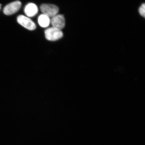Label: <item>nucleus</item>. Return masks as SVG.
I'll list each match as a JSON object with an SVG mask.
<instances>
[{"mask_svg":"<svg viewBox=\"0 0 145 145\" xmlns=\"http://www.w3.org/2000/svg\"><path fill=\"white\" fill-rule=\"evenodd\" d=\"M44 33L46 39L50 41L58 40L63 36V32L61 30L52 27L46 29Z\"/></svg>","mask_w":145,"mask_h":145,"instance_id":"obj_1","label":"nucleus"},{"mask_svg":"<svg viewBox=\"0 0 145 145\" xmlns=\"http://www.w3.org/2000/svg\"><path fill=\"white\" fill-rule=\"evenodd\" d=\"M43 14L49 17H52L57 15L59 12V8L57 5L50 4H43L40 7Z\"/></svg>","mask_w":145,"mask_h":145,"instance_id":"obj_2","label":"nucleus"},{"mask_svg":"<svg viewBox=\"0 0 145 145\" xmlns=\"http://www.w3.org/2000/svg\"><path fill=\"white\" fill-rule=\"evenodd\" d=\"M17 21L19 24L29 30H33L36 28L35 23L29 18L24 16L21 15L18 16Z\"/></svg>","mask_w":145,"mask_h":145,"instance_id":"obj_3","label":"nucleus"},{"mask_svg":"<svg viewBox=\"0 0 145 145\" xmlns=\"http://www.w3.org/2000/svg\"><path fill=\"white\" fill-rule=\"evenodd\" d=\"M22 3L19 1H16L9 3L3 9V12L7 15H12L17 12L20 8Z\"/></svg>","mask_w":145,"mask_h":145,"instance_id":"obj_4","label":"nucleus"},{"mask_svg":"<svg viewBox=\"0 0 145 145\" xmlns=\"http://www.w3.org/2000/svg\"><path fill=\"white\" fill-rule=\"evenodd\" d=\"M50 23L52 27L61 30L65 26V18L61 14H57L52 18Z\"/></svg>","mask_w":145,"mask_h":145,"instance_id":"obj_5","label":"nucleus"},{"mask_svg":"<svg viewBox=\"0 0 145 145\" xmlns=\"http://www.w3.org/2000/svg\"><path fill=\"white\" fill-rule=\"evenodd\" d=\"M38 7L34 3H30L27 4L25 6L24 12L26 16L29 17H34L38 12Z\"/></svg>","mask_w":145,"mask_h":145,"instance_id":"obj_6","label":"nucleus"},{"mask_svg":"<svg viewBox=\"0 0 145 145\" xmlns=\"http://www.w3.org/2000/svg\"><path fill=\"white\" fill-rule=\"evenodd\" d=\"M38 22L40 26L43 28H46L49 26L50 20V17L42 14L38 18Z\"/></svg>","mask_w":145,"mask_h":145,"instance_id":"obj_7","label":"nucleus"},{"mask_svg":"<svg viewBox=\"0 0 145 145\" xmlns=\"http://www.w3.org/2000/svg\"><path fill=\"white\" fill-rule=\"evenodd\" d=\"M139 12L140 15L145 18V5L143 3L139 9Z\"/></svg>","mask_w":145,"mask_h":145,"instance_id":"obj_8","label":"nucleus"},{"mask_svg":"<svg viewBox=\"0 0 145 145\" xmlns=\"http://www.w3.org/2000/svg\"><path fill=\"white\" fill-rule=\"evenodd\" d=\"M1 4H0V10H1Z\"/></svg>","mask_w":145,"mask_h":145,"instance_id":"obj_9","label":"nucleus"}]
</instances>
